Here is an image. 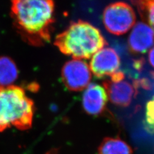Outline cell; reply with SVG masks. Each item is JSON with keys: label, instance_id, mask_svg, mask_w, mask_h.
Returning <instances> with one entry per match:
<instances>
[{"label": "cell", "instance_id": "1", "mask_svg": "<svg viewBox=\"0 0 154 154\" xmlns=\"http://www.w3.org/2000/svg\"><path fill=\"white\" fill-rule=\"evenodd\" d=\"M11 3L13 24L23 39L34 46L49 42L55 23L54 2L50 0H15Z\"/></svg>", "mask_w": 154, "mask_h": 154}, {"label": "cell", "instance_id": "2", "mask_svg": "<svg viewBox=\"0 0 154 154\" xmlns=\"http://www.w3.org/2000/svg\"><path fill=\"white\" fill-rule=\"evenodd\" d=\"M54 45L62 54L73 59H88L107 45L99 29L89 23L79 20L72 23L59 33Z\"/></svg>", "mask_w": 154, "mask_h": 154}, {"label": "cell", "instance_id": "3", "mask_svg": "<svg viewBox=\"0 0 154 154\" xmlns=\"http://www.w3.org/2000/svg\"><path fill=\"white\" fill-rule=\"evenodd\" d=\"M34 110L33 102L21 87H0V132L12 127L21 131L30 128Z\"/></svg>", "mask_w": 154, "mask_h": 154}, {"label": "cell", "instance_id": "4", "mask_svg": "<svg viewBox=\"0 0 154 154\" xmlns=\"http://www.w3.org/2000/svg\"><path fill=\"white\" fill-rule=\"evenodd\" d=\"M136 21L133 8L127 3L115 2L106 7L103 12V23L109 32L115 35L127 33Z\"/></svg>", "mask_w": 154, "mask_h": 154}, {"label": "cell", "instance_id": "5", "mask_svg": "<svg viewBox=\"0 0 154 154\" xmlns=\"http://www.w3.org/2000/svg\"><path fill=\"white\" fill-rule=\"evenodd\" d=\"M62 80L66 88L73 91H80L88 88L91 80L88 64L79 59L71 60L62 67Z\"/></svg>", "mask_w": 154, "mask_h": 154}, {"label": "cell", "instance_id": "6", "mask_svg": "<svg viewBox=\"0 0 154 154\" xmlns=\"http://www.w3.org/2000/svg\"><path fill=\"white\" fill-rule=\"evenodd\" d=\"M120 58L113 48H105L93 56L90 62V70L98 79L111 76L120 66Z\"/></svg>", "mask_w": 154, "mask_h": 154}, {"label": "cell", "instance_id": "7", "mask_svg": "<svg viewBox=\"0 0 154 154\" xmlns=\"http://www.w3.org/2000/svg\"><path fill=\"white\" fill-rule=\"evenodd\" d=\"M103 85L109 100L113 104L122 107L131 105L137 93V87L135 82L122 79L118 81L105 80Z\"/></svg>", "mask_w": 154, "mask_h": 154}, {"label": "cell", "instance_id": "8", "mask_svg": "<svg viewBox=\"0 0 154 154\" xmlns=\"http://www.w3.org/2000/svg\"><path fill=\"white\" fill-rule=\"evenodd\" d=\"M128 48L134 54H144L154 45V32L145 23H136L130 33Z\"/></svg>", "mask_w": 154, "mask_h": 154}, {"label": "cell", "instance_id": "9", "mask_svg": "<svg viewBox=\"0 0 154 154\" xmlns=\"http://www.w3.org/2000/svg\"><path fill=\"white\" fill-rule=\"evenodd\" d=\"M107 98L104 88L99 84H91L83 94V107L89 114L99 115L103 112L106 107Z\"/></svg>", "mask_w": 154, "mask_h": 154}, {"label": "cell", "instance_id": "10", "mask_svg": "<svg viewBox=\"0 0 154 154\" xmlns=\"http://www.w3.org/2000/svg\"><path fill=\"white\" fill-rule=\"evenodd\" d=\"M98 154H132V150L119 137H106L98 147Z\"/></svg>", "mask_w": 154, "mask_h": 154}, {"label": "cell", "instance_id": "11", "mask_svg": "<svg viewBox=\"0 0 154 154\" xmlns=\"http://www.w3.org/2000/svg\"><path fill=\"white\" fill-rule=\"evenodd\" d=\"M17 76L18 70L14 62L7 57H0V87L12 85Z\"/></svg>", "mask_w": 154, "mask_h": 154}, {"label": "cell", "instance_id": "12", "mask_svg": "<svg viewBox=\"0 0 154 154\" xmlns=\"http://www.w3.org/2000/svg\"><path fill=\"white\" fill-rule=\"evenodd\" d=\"M132 3L137 7L141 16L148 21L150 28L154 32V0L133 2Z\"/></svg>", "mask_w": 154, "mask_h": 154}, {"label": "cell", "instance_id": "13", "mask_svg": "<svg viewBox=\"0 0 154 154\" xmlns=\"http://www.w3.org/2000/svg\"><path fill=\"white\" fill-rule=\"evenodd\" d=\"M143 125L147 132L154 135V96L146 105Z\"/></svg>", "mask_w": 154, "mask_h": 154}, {"label": "cell", "instance_id": "14", "mask_svg": "<svg viewBox=\"0 0 154 154\" xmlns=\"http://www.w3.org/2000/svg\"><path fill=\"white\" fill-rule=\"evenodd\" d=\"M148 61L151 66L154 68V46L150 50L148 54Z\"/></svg>", "mask_w": 154, "mask_h": 154}]
</instances>
